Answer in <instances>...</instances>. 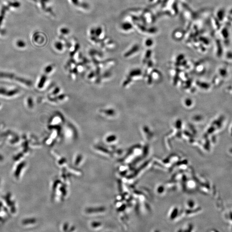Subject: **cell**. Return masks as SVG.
I'll return each instance as SVG.
<instances>
[{"instance_id": "obj_1", "label": "cell", "mask_w": 232, "mask_h": 232, "mask_svg": "<svg viewBox=\"0 0 232 232\" xmlns=\"http://www.w3.org/2000/svg\"><path fill=\"white\" fill-rule=\"evenodd\" d=\"M55 46L56 49H57L58 50H60V51L62 50L63 47V45L62 44V43L60 42H59V41L55 42Z\"/></svg>"}, {"instance_id": "obj_2", "label": "cell", "mask_w": 232, "mask_h": 232, "mask_svg": "<svg viewBox=\"0 0 232 232\" xmlns=\"http://www.w3.org/2000/svg\"><path fill=\"white\" fill-rule=\"evenodd\" d=\"M60 32H61V33H62L63 34H68L69 33V29L65 28H61V30H60Z\"/></svg>"}, {"instance_id": "obj_3", "label": "cell", "mask_w": 232, "mask_h": 232, "mask_svg": "<svg viewBox=\"0 0 232 232\" xmlns=\"http://www.w3.org/2000/svg\"><path fill=\"white\" fill-rule=\"evenodd\" d=\"M72 3L75 5H78L79 4V0H71Z\"/></svg>"}]
</instances>
